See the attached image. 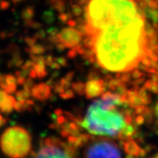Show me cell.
Here are the masks:
<instances>
[{"label":"cell","mask_w":158,"mask_h":158,"mask_svg":"<svg viewBox=\"0 0 158 158\" xmlns=\"http://www.w3.org/2000/svg\"><path fill=\"white\" fill-rule=\"evenodd\" d=\"M131 78H132L131 73H130V71H125V72L122 73V77L120 79H121V80L122 81V82L125 84H128V83L130 82V81Z\"/></svg>","instance_id":"cell-20"},{"label":"cell","mask_w":158,"mask_h":158,"mask_svg":"<svg viewBox=\"0 0 158 158\" xmlns=\"http://www.w3.org/2000/svg\"><path fill=\"white\" fill-rule=\"evenodd\" d=\"M46 33L47 32H45L44 30L40 29V30L38 31L36 33V35H35V37H36L37 39H43L45 37V35H46Z\"/></svg>","instance_id":"cell-35"},{"label":"cell","mask_w":158,"mask_h":158,"mask_svg":"<svg viewBox=\"0 0 158 158\" xmlns=\"http://www.w3.org/2000/svg\"><path fill=\"white\" fill-rule=\"evenodd\" d=\"M155 147H153V146H152V145H147V147H146V148H145V149H146V151L147 152H151L152 150Z\"/></svg>","instance_id":"cell-48"},{"label":"cell","mask_w":158,"mask_h":158,"mask_svg":"<svg viewBox=\"0 0 158 158\" xmlns=\"http://www.w3.org/2000/svg\"><path fill=\"white\" fill-rule=\"evenodd\" d=\"M157 72H158V67H157Z\"/></svg>","instance_id":"cell-52"},{"label":"cell","mask_w":158,"mask_h":158,"mask_svg":"<svg viewBox=\"0 0 158 158\" xmlns=\"http://www.w3.org/2000/svg\"><path fill=\"white\" fill-rule=\"evenodd\" d=\"M15 103H16V100L14 97H13L10 94H9L8 99H7V102L5 106L2 108H0V111L3 114H10L13 111V110L14 109Z\"/></svg>","instance_id":"cell-10"},{"label":"cell","mask_w":158,"mask_h":158,"mask_svg":"<svg viewBox=\"0 0 158 158\" xmlns=\"http://www.w3.org/2000/svg\"><path fill=\"white\" fill-rule=\"evenodd\" d=\"M36 40L37 38L35 37H25L24 39L25 43H27V45H28L29 48H30V47L33 46V45L36 44Z\"/></svg>","instance_id":"cell-23"},{"label":"cell","mask_w":158,"mask_h":158,"mask_svg":"<svg viewBox=\"0 0 158 158\" xmlns=\"http://www.w3.org/2000/svg\"><path fill=\"white\" fill-rule=\"evenodd\" d=\"M68 19H70V17H69V15L67 14H64V13H63V14H61L59 15V19L62 21H63V22H65V21H68Z\"/></svg>","instance_id":"cell-40"},{"label":"cell","mask_w":158,"mask_h":158,"mask_svg":"<svg viewBox=\"0 0 158 158\" xmlns=\"http://www.w3.org/2000/svg\"><path fill=\"white\" fill-rule=\"evenodd\" d=\"M73 76H74V72H69L65 76V78L68 79V81H72V79L73 78Z\"/></svg>","instance_id":"cell-42"},{"label":"cell","mask_w":158,"mask_h":158,"mask_svg":"<svg viewBox=\"0 0 158 158\" xmlns=\"http://www.w3.org/2000/svg\"><path fill=\"white\" fill-rule=\"evenodd\" d=\"M152 92L155 94H158V83L157 82H153L152 86L151 89H150Z\"/></svg>","instance_id":"cell-39"},{"label":"cell","mask_w":158,"mask_h":158,"mask_svg":"<svg viewBox=\"0 0 158 158\" xmlns=\"http://www.w3.org/2000/svg\"><path fill=\"white\" fill-rule=\"evenodd\" d=\"M33 69L36 72L38 78H44L48 74L46 70V64L45 63H34Z\"/></svg>","instance_id":"cell-11"},{"label":"cell","mask_w":158,"mask_h":158,"mask_svg":"<svg viewBox=\"0 0 158 158\" xmlns=\"http://www.w3.org/2000/svg\"><path fill=\"white\" fill-rule=\"evenodd\" d=\"M71 86H72L73 90L78 95L83 96L85 94V84H83L82 82H75L71 84Z\"/></svg>","instance_id":"cell-12"},{"label":"cell","mask_w":158,"mask_h":158,"mask_svg":"<svg viewBox=\"0 0 158 158\" xmlns=\"http://www.w3.org/2000/svg\"><path fill=\"white\" fill-rule=\"evenodd\" d=\"M78 54V51H77L76 48L73 47V48H71L70 51H69V52L68 53V56L70 59H73L75 57H76L77 55Z\"/></svg>","instance_id":"cell-31"},{"label":"cell","mask_w":158,"mask_h":158,"mask_svg":"<svg viewBox=\"0 0 158 158\" xmlns=\"http://www.w3.org/2000/svg\"><path fill=\"white\" fill-rule=\"evenodd\" d=\"M143 76H144L143 73H142L141 71L138 70V69H134L133 71L132 72V73H131L132 78H134V79H137V78H141V77Z\"/></svg>","instance_id":"cell-26"},{"label":"cell","mask_w":158,"mask_h":158,"mask_svg":"<svg viewBox=\"0 0 158 158\" xmlns=\"http://www.w3.org/2000/svg\"><path fill=\"white\" fill-rule=\"evenodd\" d=\"M150 59H151V60L152 61V62H158V55L157 54H154L152 56L150 57Z\"/></svg>","instance_id":"cell-46"},{"label":"cell","mask_w":158,"mask_h":158,"mask_svg":"<svg viewBox=\"0 0 158 158\" xmlns=\"http://www.w3.org/2000/svg\"><path fill=\"white\" fill-rule=\"evenodd\" d=\"M107 84L106 81L100 78L89 80L85 84V95L86 98L92 99L101 95L106 92Z\"/></svg>","instance_id":"cell-7"},{"label":"cell","mask_w":158,"mask_h":158,"mask_svg":"<svg viewBox=\"0 0 158 158\" xmlns=\"http://www.w3.org/2000/svg\"><path fill=\"white\" fill-rule=\"evenodd\" d=\"M148 2V7L151 9L157 10L158 8V2L157 0H149Z\"/></svg>","instance_id":"cell-29"},{"label":"cell","mask_w":158,"mask_h":158,"mask_svg":"<svg viewBox=\"0 0 158 158\" xmlns=\"http://www.w3.org/2000/svg\"><path fill=\"white\" fill-rule=\"evenodd\" d=\"M155 126L157 127H158V118L157 120H155Z\"/></svg>","instance_id":"cell-50"},{"label":"cell","mask_w":158,"mask_h":158,"mask_svg":"<svg viewBox=\"0 0 158 158\" xmlns=\"http://www.w3.org/2000/svg\"><path fill=\"white\" fill-rule=\"evenodd\" d=\"M153 157H156V158H158V153H156L155 155H154L153 156H152Z\"/></svg>","instance_id":"cell-51"},{"label":"cell","mask_w":158,"mask_h":158,"mask_svg":"<svg viewBox=\"0 0 158 158\" xmlns=\"http://www.w3.org/2000/svg\"><path fill=\"white\" fill-rule=\"evenodd\" d=\"M56 38L58 42L62 43L65 48H72L80 44L82 41L83 35L78 29L70 27L59 31L56 35Z\"/></svg>","instance_id":"cell-6"},{"label":"cell","mask_w":158,"mask_h":158,"mask_svg":"<svg viewBox=\"0 0 158 158\" xmlns=\"http://www.w3.org/2000/svg\"><path fill=\"white\" fill-rule=\"evenodd\" d=\"M157 74H158V72H157Z\"/></svg>","instance_id":"cell-55"},{"label":"cell","mask_w":158,"mask_h":158,"mask_svg":"<svg viewBox=\"0 0 158 158\" xmlns=\"http://www.w3.org/2000/svg\"><path fill=\"white\" fill-rule=\"evenodd\" d=\"M73 12L74 15H76V16H80V15H81L83 13L82 9L78 5L73 6Z\"/></svg>","instance_id":"cell-28"},{"label":"cell","mask_w":158,"mask_h":158,"mask_svg":"<svg viewBox=\"0 0 158 158\" xmlns=\"http://www.w3.org/2000/svg\"><path fill=\"white\" fill-rule=\"evenodd\" d=\"M31 96L40 101L48 100L51 96V86L48 84H45V83L34 85V86L31 89Z\"/></svg>","instance_id":"cell-8"},{"label":"cell","mask_w":158,"mask_h":158,"mask_svg":"<svg viewBox=\"0 0 158 158\" xmlns=\"http://www.w3.org/2000/svg\"><path fill=\"white\" fill-rule=\"evenodd\" d=\"M84 10L98 64L112 72L138 67L148 48L143 10L133 0H89Z\"/></svg>","instance_id":"cell-1"},{"label":"cell","mask_w":158,"mask_h":158,"mask_svg":"<svg viewBox=\"0 0 158 158\" xmlns=\"http://www.w3.org/2000/svg\"><path fill=\"white\" fill-rule=\"evenodd\" d=\"M151 48L152 49L155 54L158 55V44H157H157H155V45H153V46Z\"/></svg>","instance_id":"cell-47"},{"label":"cell","mask_w":158,"mask_h":158,"mask_svg":"<svg viewBox=\"0 0 158 158\" xmlns=\"http://www.w3.org/2000/svg\"><path fill=\"white\" fill-rule=\"evenodd\" d=\"M138 5H139V7L142 10H145L148 7V2L146 0H140L138 2Z\"/></svg>","instance_id":"cell-38"},{"label":"cell","mask_w":158,"mask_h":158,"mask_svg":"<svg viewBox=\"0 0 158 158\" xmlns=\"http://www.w3.org/2000/svg\"><path fill=\"white\" fill-rule=\"evenodd\" d=\"M86 157H121L119 149L114 142L108 140H97L85 150Z\"/></svg>","instance_id":"cell-5"},{"label":"cell","mask_w":158,"mask_h":158,"mask_svg":"<svg viewBox=\"0 0 158 158\" xmlns=\"http://www.w3.org/2000/svg\"><path fill=\"white\" fill-rule=\"evenodd\" d=\"M59 96L64 100H70L75 97V92L73 90V89H67L62 93L59 94Z\"/></svg>","instance_id":"cell-16"},{"label":"cell","mask_w":158,"mask_h":158,"mask_svg":"<svg viewBox=\"0 0 158 158\" xmlns=\"http://www.w3.org/2000/svg\"><path fill=\"white\" fill-rule=\"evenodd\" d=\"M145 108H146V106H143V105H140V106H137L135 108V111H134V113H135V115H141V114H143L144 110H145Z\"/></svg>","instance_id":"cell-27"},{"label":"cell","mask_w":158,"mask_h":158,"mask_svg":"<svg viewBox=\"0 0 158 158\" xmlns=\"http://www.w3.org/2000/svg\"><path fill=\"white\" fill-rule=\"evenodd\" d=\"M157 2H158V0H157Z\"/></svg>","instance_id":"cell-54"},{"label":"cell","mask_w":158,"mask_h":158,"mask_svg":"<svg viewBox=\"0 0 158 158\" xmlns=\"http://www.w3.org/2000/svg\"><path fill=\"white\" fill-rule=\"evenodd\" d=\"M54 60L56 61V62H58L61 66H66L67 64H68V62H67V59L64 58V57H58V58H54Z\"/></svg>","instance_id":"cell-32"},{"label":"cell","mask_w":158,"mask_h":158,"mask_svg":"<svg viewBox=\"0 0 158 158\" xmlns=\"http://www.w3.org/2000/svg\"><path fill=\"white\" fill-rule=\"evenodd\" d=\"M45 48L43 45L40 44H35L29 48V53L33 55H41L45 52Z\"/></svg>","instance_id":"cell-14"},{"label":"cell","mask_w":158,"mask_h":158,"mask_svg":"<svg viewBox=\"0 0 158 158\" xmlns=\"http://www.w3.org/2000/svg\"><path fill=\"white\" fill-rule=\"evenodd\" d=\"M116 92L119 95H123V94H127V89H126V86L124 84H122L119 86H118L116 89Z\"/></svg>","instance_id":"cell-24"},{"label":"cell","mask_w":158,"mask_h":158,"mask_svg":"<svg viewBox=\"0 0 158 158\" xmlns=\"http://www.w3.org/2000/svg\"><path fill=\"white\" fill-rule=\"evenodd\" d=\"M67 23H68V24L71 27H74L77 25V21H74V20H70V21H68Z\"/></svg>","instance_id":"cell-44"},{"label":"cell","mask_w":158,"mask_h":158,"mask_svg":"<svg viewBox=\"0 0 158 158\" xmlns=\"http://www.w3.org/2000/svg\"><path fill=\"white\" fill-rule=\"evenodd\" d=\"M33 15H34L33 11H31L30 10L28 9L27 10L23 12V19L25 20V21H30V20H31V18L33 17Z\"/></svg>","instance_id":"cell-25"},{"label":"cell","mask_w":158,"mask_h":158,"mask_svg":"<svg viewBox=\"0 0 158 158\" xmlns=\"http://www.w3.org/2000/svg\"><path fill=\"white\" fill-rule=\"evenodd\" d=\"M6 123H7V119H6L5 118H4L3 116L0 114V128L3 127Z\"/></svg>","instance_id":"cell-41"},{"label":"cell","mask_w":158,"mask_h":158,"mask_svg":"<svg viewBox=\"0 0 158 158\" xmlns=\"http://www.w3.org/2000/svg\"><path fill=\"white\" fill-rule=\"evenodd\" d=\"M124 149L127 154V157H139V152L141 148L138 147L137 143L134 141L133 138H130L123 141Z\"/></svg>","instance_id":"cell-9"},{"label":"cell","mask_w":158,"mask_h":158,"mask_svg":"<svg viewBox=\"0 0 158 158\" xmlns=\"http://www.w3.org/2000/svg\"><path fill=\"white\" fill-rule=\"evenodd\" d=\"M141 62L142 64L145 65L147 67H151V64H152V60H150L149 57L147 56H144L143 58L141 59Z\"/></svg>","instance_id":"cell-30"},{"label":"cell","mask_w":158,"mask_h":158,"mask_svg":"<svg viewBox=\"0 0 158 158\" xmlns=\"http://www.w3.org/2000/svg\"><path fill=\"white\" fill-rule=\"evenodd\" d=\"M122 72H117V73L116 75V78L120 79L122 77Z\"/></svg>","instance_id":"cell-49"},{"label":"cell","mask_w":158,"mask_h":158,"mask_svg":"<svg viewBox=\"0 0 158 158\" xmlns=\"http://www.w3.org/2000/svg\"><path fill=\"white\" fill-rule=\"evenodd\" d=\"M146 1H147V2H148V1H149V0H146Z\"/></svg>","instance_id":"cell-53"},{"label":"cell","mask_w":158,"mask_h":158,"mask_svg":"<svg viewBox=\"0 0 158 158\" xmlns=\"http://www.w3.org/2000/svg\"><path fill=\"white\" fill-rule=\"evenodd\" d=\"M23 89L31 92V88L34 86V82H33L32 78H31V77H29V78L26 79L25 82L23 83Z\"/></svg>","instance_id":"cell-19"},{"label":"cell","mask_w":158,"mask_h":158,"mask_svg":"<svg viewBox=\"0 0 158 158\" xmlns=\"http://www.w3.org/2000/svg\"><path fill=\"white\" fill-rule=\"evenodd\" d=\"M31 96V92L27 90H20L16 92L15 97L18 100H27Z\"/></svg>","instance_id":"cell-15"},{"label":"cell","mask_w":158,"mask_h":158,"mask_svg":"<svg viewBox=\"0 0 158 158\" xmlns=\"http://www.w3.org/2000/svg\"><path fill=\"white\" fill-rule=\"evenodd\" d=\"M147 152L146 151L145 149H142V148H141V149H140V152H139V157H144L146 155H147Z\"/></svg>","instance_id":"cell-43"},{"label":"cell","mask_w":158,"mask_h":158,"mask_svg":"<svg viewBox=\"0 0 158 158\" xmlns=\"http://www.w3.org/2000/svg\"><path fill=\"white\" fill-rule=\"evenodd\" d=\"M135 122L137 125H141V124H143L144 123V122H145V118H144L143 116L138 115L135 117Z\"/></svg>","instance_id":"cell-33"},{"label":"cell","mask_w":158,"mask_h":158,"mask_svg":"<svg viewBox=\"0 0 158 158\" xmlns=\"http://www.w3.org/2000/svg\"><path fill=\"white\" fill-rule=\"evenodd\" d=\"M0 147L7 157H27L31 152V136L28 130L21 126L10 127L0 137Z\"/></svg>","instance_id":"cell-3"},{"label":"cell","mask_w":158,"mask_h":158,"mask_svg":"<svg viewBox=\"0 0 158 158\" xmlns=\"http://www.w3.org/2000/svg\"><path fill=\"white\" fill-rule=\"evenodd\" d=\"M145 81V78H137L135 81H134L131 82V85H133V86H139L140 85L143 84V83Z\"/></svg>","instance_id":"cell-34"},{"label":"cell","mask_w":158,"mask_h":158,"mask_svg":"<svg viewBox=\"0 0 158 158\" xmlns=\"http://www.w3.org/2000/svg\"><path fill=\"white\" fill-rule=\"evenodd\" d=\"M78 149L69 143H65L56 137L46 138L40 142V147L36 153L30 155L36 157H76Z\"/></svg>","instance_id":"cell-4"},{"label":"cell","mask_w":158,"mask_h":158,"mask_svg":"<svg viewBox=\"0 0 158 158\" xmlns=\"http://www.w3.org/2000/svg\"><path fill=\"white\" fill-rule=\"evenodd\" d=\"M84 46L86 48H93L94 40L90 35H86L84 40Z\"/></svg>","instance_id":"cell-17"},{"label":"cell","mask_w":158,"mask_h":158,"mask_svg":"<svg viewBox=\"0 0 158 158\" xmlns=\"http://www.w3.org/2000/svg\"><path fill=\"white\" fill-rule=\"evenodd\" d=\"M154 114H155V115L156 117H157V118H158V101L156 102L155 108H154Z\"/></svg>","instance_id":"cell-45"},{"label":"cell","mask_w":158,"mask_h":158,"mask_svg":"<svg viewBox=\"0 0 158 158\" xmlns=\"http://www.w3.org/2000/svg\"><path fill=\"white\" fill-rule=\"evenodd\" d=\"M17 89V84H8L7 86L5 88L4 91H5L7 94H13L16 92Z\"/></svg>","instance_id":"cell-21"},{"label":"cell","mask_w":158,"mask_h":158,"mask_svg":"<svg viewBox=\"0 0 158 158\" xmlns=\"http://www.w3.org/2000/svg\"><path fill=\"white\" fill-rule=\"evenodd\" d=\"M9 94H7L5 91L0 89V108L5 106L7 99H8Z\"/></svg>","instance_id":"cell-18"},{"label":"cell","mask_w":158,"mask_h":158,"mask_svg":"<svg viewBox=\"0 0 158 158\" xmlns=\"http://www.w3.org/2000/svg\"><path fill=\"white\" fill-rule=\"evenodd\" d=\"M120 106H123L121 98L95 100L89 107L84 120L81 121V127L93 135L116 137L126 125L124 110H116Z\"/></svg>","instance_id":"cell-2"},{"label":"cell","mask_w":158,"mask_h":158,"mask_svg":"<svg viewBox=\"0 0 158 158\" xmlns=\"http://www.w3.org/2000/svg\"><path fill=\"white\" fill-rule=\"evenodd\" d=\"M143 10L146 16L149 18L152 21V23H158V10L151 8H147Z\"/></svg>","instance_id":"cell-13"},{"label":"cell","mask_w":158,"mask_h":158,"mask_svg":"<svg viewBox=\"0 0 158 158\" xmlns=\"http://www.w3.org/2000/svg\"><path fill=\"white\" fill-rule=\"evenodd\" d=\"M89 80H93V79H98V74L97 73L96 71H90L89 73L88 76Z\"/></svg>","instance_id":"cell-37"},{"label":"cell","mask_w":158,"mask_h":158,"mask_svg":"<svg viewBox=\"0 0 158 158\" xmlns=\"http://www.w3.org/2000/svg\"><path fill=\"white\" fill-rule=\"evenodd\" d=\"M153 81L152 80H147V81H146L145 83H144V84H143V87L146 89L147 90H149L150 91V89H151V88H152V84H153Z\"/></svg>","instance_id":"cell-36"},{"label":"cell","mask_w":158,"mask_h":158,"mask_svg":"<svg viewBox=\"0 0 158 158\" xmlns=\"http://www.w3.org/2000/svg\"><path fill=\"white\" fill-rule=\"evenodd\" d=\"M6 82H7V85L18 84L16 77H15V76H13V75H11V74L6 75Z\"/></svg>","instance_id":"cell-22"}]
</instances>
